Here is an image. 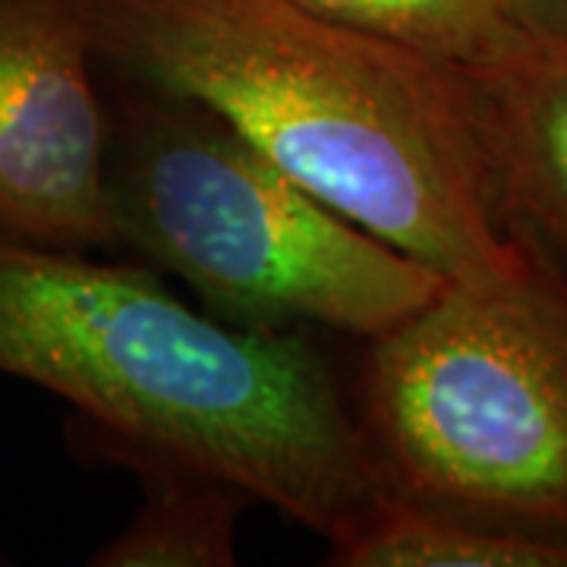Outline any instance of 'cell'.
<instances>
[{
	"mask_svg": "<svg viewBox=\"0 0 567 567\" xmlns=\"http://www.w3.org/2000/svg\"><path fill=\"white\" fill-rule=\"evenodd\" d=\"M104 70L181 92L344 218L435 268H527L495 203L466 66L293 0H89Z\"/></svg>",
	"mask_w": 567,
	"mask_h": 567,
	"instance_id": "cell-1",
	"label": "cell"
},
{
	"mask_svg": "<svg viewBox=\"0 0 567 567\" xmlns=\"http://www.w3.org/2000/svg\"><path fill=\"white\" fill-rule=\"evenodd\" d=\"M0 375L76 413V451H155L344 543L385 498L353 413L297 331L205 316L148 268L0 230Z\"/></svg>",
	"mask_w": 567,
	"mask_h": 567,
	"instance_id": "cell-2",
	"label": "cell"
},
{
	"mask_svg": "<svg viewBox=\"0 0 567 567\" xmlns=\"http://www.w3.org/2000/svg\"><path fill=\"white\" fill-rule=\"evenodd\" d=\"M104 73L117 249L183 278L215 316L369 341L445 290L435 268L324 205L205 104Z\"/></svg>",
	"mask_w": 567,
	"mask_h": 567,
	"instance_id": "cell-3",
	"label": "cell"
},
{
	"mask_svg": "<svg viewBox=\"0 0 567 567\" xmlns=\"http://www.w3.org/2000/svg\"><path fill=\"white\" fill-rule=\"evenodd\" d=\"M388 498L567 548V278L447 281L365 341L347 398Z\"/></svg>",
	"mask_w": 567,
	"mask_h": 567,
	"instance_id": "cell-4",
	"label": "cell"
},
{
	"mask_svg": "<svg viewBox=\"0 0 567 567\" xmlns=\"http://www.w3.org/2000/svg\"><path fill=\"white\" fill-rule=\"evenodd\" d=\"M89 0H0V230L117 249Z\"/></svg>",
	"mask_w": 567,
	"mask_h": 567,
	"instance_id": "cell-5",
	"label": "cell"
},
{
	"mask_svg": "<svg viewBox=\"0 0 567 567\" xmlns=\"http://www.w3.org/2000/svg\"><path fill=\"white\" fill-rule=\"evenodd\" d=\"M470 73L507 234L567 278V29L520 61Z\"/></svg>",
	"mask_w": 567,
	"mask_h": 567,
	"instance_id": "cell-6",
	"label": "cell"
},
{
	"mask_svg": "<svg viewBox=\"0 0 567 567\" xmlns=\"http://www.w3.org/2000/svg\"><path fill=\"white\" fill-rule=\"evenodd\" d=\"M99 457L136 473L145 498L126 529L104 543L89 565L234 567L240 561V517L246 507L259 505L249 492L155 451L111 447Z\"/></svg>",
	"mask_w": 567,
	"mask_h": 567,
	"instance_id": "cell-7",
	"label": "cell"
},
{
	"mask_svg": "<svg viewBox=\"0 0 567 567\" xmlns=\"http://www.w3.org/2000/svg\"><path fill=\"white\" fill-rule=\"evenodd\" d=\"M309 13L466 70L520 61L567 22L527 0H293Z\"/></svg>",
	"mask_w": 567,
	"mask_h": 567,
	"instance_id": "cell-8",
	"label": "cell"
},
{
	"mask_svg": "<svg viewBox=\"0 0 567 567\" xmlns=\"http://www.w3.org/2000/svg\"><path fill=\"white\" fill-rule=\"evenodd\" d=\"M334 567H567V548L382 498L363 527L328 546Z\"/></svg>",
	"mask_w": 567,
	"mask_h": 567,
	"instance_id": "cell-9",
	"label": "cell"
},
{
	"mask_svg": "<svg viewBox=\"0 0 567 567\" xmlns=\"http://www.w3.org/2000/svg\"><path fill=\"white\" fill-rule=\"evenodd\" d=\"M529 7H536V10H543L548 13L551 20L567 22V0H527Z\"/></svg>",
	"mask_w": 567,
	"mask_h": 567,
	"instance_id": "cell-10",
	"label": "cell"
}]
</instances>
